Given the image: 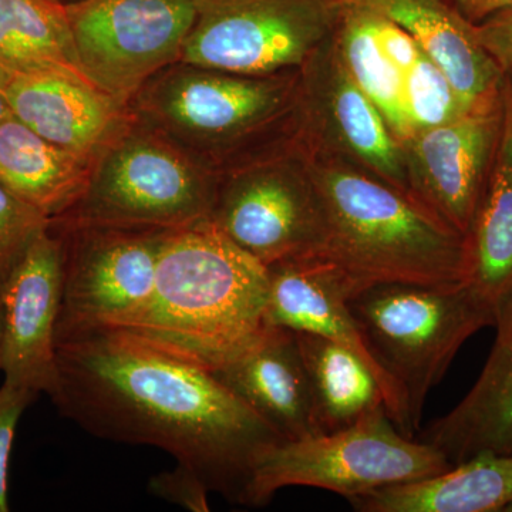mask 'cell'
<instances>
[{"mask_svg":"<svg viewBox=\"0 0 512 512\" xmlns=\"http://www.w3.org/2000/svg\"><path fill=\"white\" fill-rule=\"evenodd\" d=\"M50 399L100 439L146 444L191 467L210 488L242 504L256 460L281 439L211 370L123 329L56 340Z\"/></svg>","mask_w":512,"mask_h":512,"instance_id":"1","label":"cell"},{"mask_svg":"<svg viewBox=\"0 0 512 512\" xmlns=\"http://www.w3.org/2000/svg\"><path fill=\"white\" fill-rule=\"evenodd\" d=\"M268 301V268L205 221L167 235L150 298L110 328L214 370L268 325Z\"/></svg>","mask_w":512,"mask_h":512,"instance_id":"2","label":"cell"},{"mask_svg":"<svg viewBox=\"0 0 512 512\" xmlns=\"http://www.w3.org/2000/svg\"><path fill=\"white\" fill-rule=\"evenodd\" d=\"M130 109L218 177L301 146L299 69L239 74L180 60L154 74Z\"/></svg>","mask_w":512,"mask_h":512,"instance_id":"3","label":"cell"},{"mask_svg":"<svg viewBox=\"0 0 512 512\" xmlns=\"http://www.w3.org/2000/svg\"><path fill=\"white\" fill-rule=\"evenodd\" d=\"M303 153L325 221L318 256L346 275L352 295L392 282L466 284L463 234L377 175L342 158Z\"/></svg>","mask_w":512,"mask_h":512,"instance_id":"4","label":"cell"},{"mask_svg":"<svg viewBox=\"0 0 512 512\" xmlns=\"http://www.w3.org/2000/svg\"><path fill=\"white\" fill-rule=\"evenodd\" d=\"M367 348L406 394L420 431L430 390L478 330L495 326L498 309L467 284H379L349 296Z\"/></svg>","mask_w":512,"mask_h":512,"instance_id":"5","label":"cell"},{"mask_svg":"<svg viewBox=\"0 0 512 512\" xmlns=\"http://www.w3.org/2000/svg\"><path fill=\"white\" fill-rule=\"evenodd\" d=\"M220 177L136 120L94 161L59 225L177 231L210 220Z\"/></svg>","mask_w":512,"mask_h":512,"instance_id":"6","label":"cell"},{"mask_svg":"<svg viewBox=\"0 0 512 512\" xmlns=\"http://www.w3.org/2000/svg\"><path fill=\"white\" fill-rule=\"evenodd\" d=\"M453 464L437 448L404 436L386 407L352 426L299 440H281L256 460L242 505L262 507L281 488L313 487L352 500L389 485L423 480Z\"/></svg>","mask_w":512,"mask_h":512,"instance_id":"7","label":"cell"},{"mask_svg":"<svg viewBox=\"0 0 512 512\" xmlns=\"http://www.w3.org/2000/svg\"><path fill=\"white\" fill-rule=\"evenodd\" d=\"M346 0H197L183 62L239 74L301 69L335 36Z\"/></svg>","mask_w":512,"mask_h":512,"instance_id":"8","label":"cell"},{"mask_svg":"<svg viewBox=\"0 0 512 512\" xmlns=\"http://www.w3.org/2000/svg\"><path fill=\"white\" fill-rule=\"evenodd\" d=\"M208 222L266 268L318 255L325 221L301 146L222 175Z\"/></svg>","mask_w":512,"mask_h":512,"instance_id":"9","label":"cell"},{"mask_svg":"<svg viewBox=\"0 0 512 512\" xmlns=\"http://www.w3.org/2000/svg\"><path fill=\"white\" fill-rule=\"evenodd\" d=\"M66 12L84 76L130 104L154 74L180 62L197 0H80Z\"/></svg>","mask_w":512,"mask_h":512,"instance_id":"10","label":"cell"},{"mask_svg":"<svg viewBox=\"0 0 512 512\" xmlns=\"http://www.w3.org/2000/svg\"><path fill=\"white\" fill-rule=\"evenodd\" d=\"M50 227L63 244L56 340L119 325L150 298L158 258L171 231L55 222Z\"/></svg>","mask_w":512,"mask_h":512,"instance_id":"11","label":"cell"},{"mask_svg":"<svg viewBox=\"0 0 512 512\" xmlns=\"http://www.w3.org/2000/svg\"><path fill=\"white\" fill-rule=\"evenodd\" d=\"M299 83L303 151L342 158L414 197L402 144L350 76L335 36L303 63Z\"/></svg>","mask_w":512,"mask_h":512,"instance_id":"12","label":"cell"},{"mask_svg":"<svg viewBox=\"0 0 512 512\" xmlns=\"http://www.w3.org/2000/svg\"><path fill=\"white\" fill-rule=\"evenodd\" d=\"M503 128L504 89L497 99L400 143L414 198L466 238Z\"/></svg>","mask_w":512,"mask_h":512,"instance_id":"13","label":"cell"},{"mask_svg":"<svg viewBox=\"0 0 512 512\" xmlns=\"http://www.w3.org/2000/svg\"><path fill=\"white\" fill-rule=\"evenodd\" d=\"M63 292V244L55 229L37 235L0 289L5 382L37 394L56 384V330Z\"/></svg>","mask_w":512,"mask_h":512,"instance_id":"14","label":"cell"},{"mask_svg":"<svg viewBox=\"0 0 512 512\" xmlns=\"http://www.w3.org/2000/svg\"><path fill=\"white\" fill-rule=\"evenodd\" d=\"M269 301L266 322L295 332L315 333L352 350L375 373L384 407L404 436L417 434L406 394L377 365L367 348L348 299L349 279L332 262L312 255L268 266Z\"/></svg>","mask_w":512,"mask_h":512,"instance_id":"15","label":"cell"},{"mask_svg":"<svg viewBox=\"0 0 512 512\" xmlns=\"http://www.w3.org/2000/svg\"><path fill=\"white\" fill-rule=\"evenodd\" d=\"M6 99L15 119L93 163L134 120L130 104L72 74H10Z\"/></svg>","mask_w":512,"mask_h":512,"instance_id":"16","label":"cell"},{"mask_svg":"<svg viewBox=\"0 0 512 512\" xmlns=\"http://www.w3.org/2000/svg\"><path fill=\"white\" fill-rule=\"evenodd\" d=\"M212 375L284 440L322 433L295 330L266 325Z\"/></svg>","mask_w":512,"mask_h":512,"instance_id":"17","label":"cell"},{"mask_svg":"<svg viewBox=\"0 0 512 512\" xmlns=\"http://www.w3.org/2000/svg\"><path fill=\"white\" fill-rule=\"evenodd\" d=\"M495 328L494 348L473 389L420 434L453 466L478 454L512 453V292L498 306Z\"/></svg>","mask_w":512,"mask_h":512,"instance_id":"18","label":"cell"},{"mask_svg":"<svg viewBox=\"0 0 512 512\" xmlns=\"http://www.w3.org/2000/svg\"><path fill=\"white\" fill-rule=\"evenodd\" d=\"M392 20L439 64L467 109L500 97L504 74L450 0H348Z\"/></svg>","mask_w":512,"mask_h":512,"instance_id":"19","label":"cell"},{"mask_svg":"<svg viewBox=\"0 0 512 512\" xmlns=\"http://www.w3.org/2000/svg\"><path fill=\"white\" fill-rule=\"evenodd\" d=\"M360 512H494L512 504V453L478 454L444 473L349 500Z\"/></svg>","mask_w":512,"mask_h":512,"instance_id":"20","label":"cell"},{"mask_svg":"<svg viewBox=\"0 0 512 512\" xmlns=\"http://www.w3.org/2000/svg\"><path fill=\"white\" fill-rule=\"evenodd\" d=\"M93 164L50 143L13 116L0 124V185L49 220L82 197Z\"/></svg>","mask_w":512,"mask_h":512,"instance_id":"21","label":"cell"},{"mask_svg":"<svg viewBox=\"0 0 512 512\" xmlns=\"http://www.w3.org/2000/svg\"><path fill=\"white\" fill-rule=\"evenodd\" d=\"M467 282L498 309L512 292V92L504 80V128L467 234Z\"/></svg>","mask_w":512,"mask_h":512,"instance_id":"22","label":"cell"},{"mask_svg":"<svg viewBox=\"0 0 512 512\" xmlns=\"http://www.w3.org/2000/svg\"><path fill=\"white\" fill-rule=\"evenodd\" d=\"M296 336L322 433L352 426L384 406L375 373L352 350L315 333L296 332Z\"/></svg>","mask_w":512,"mask_h":512,"instance_id":"23","label":"cell"},{"mask_svg":"<svg viewBox=\"0 0 512 512\" xmlns=\"http://www.w3.org/2000/svg\"><path fill=\"white\" fill-rule=\"evenodd\" d=\"M0 66L10 74L62 73L87 79L66 5L57 0H0Z\"/></svg>","mask_w":512,"mask_h":512,"instance_id":"24","label":"cell"},{"mask_svg":"<svg viewBox=\"0 0 512 512\" xmlns=\"http://www.w3.org/2000/svg\"><path fill=\"white\" fill-rule=\"evenodd\" d=\"M335 39L350 76L373 101L394 137L402 143L412 136L404 73L384 53L372 10L348 2Z\"/></svg>","mask_w":512,"mask_h":512,"instance_id":"25","label":"cell"},{"mask_svg":"<svg viewBox=\"0 0 512 512\" xmlns=\"http://www.w3.org/2000/svg\"><path fill=\"white\" fill-rule=\"evenodd\" d=\"M404 94L412 134L446 124L470 110L439 64L423 50L404 74Z\"/></svg>","mask_w":512,"mask_h":512,"instance_id":"26","label":"cell"},{"mask_svg":"<svg viewBox=\"0 0 512 512\" xmlns=\"http://www.w3.org/2000/svg\"><path fill=\"white\" fill-rule=\"evenodd\" d=\"M50 220L0 185V289Z\"/></svg>","mask_w":512,"mask_h":512,"instance_id":"27","label":"cell"},{"mask_svg":"<svg viewBox=\"0 0 512 512\" xmlns=\"http://www.w3.org/2000/svg\"><path fill=\"white\" fill-rule=\"evenodd\" d=\"M36 396L35 392L6 382L0 387V512L10 510L9 463L16 429L26 407Z\"/></svg>","mask_w":512,"mask_h":512,"instance_id":"28","label":"cell"},{"mask_svg":"<svg viewBox=\"0 0 512 512\" xmlns=\"http://www.w3.org/2000/svg\"><path fill=\"white\" fill-rule=\"evenodd\" d=\"M151 493L192 512H207L210 488L191 467L177 463L174 470L157 474L150 481Z\"/></svg>","mask_w":512,"mask_h":512,"instance_id":"29","label":"cell"},{"mask_svg":"<svg viewBox=\"0 0 512 512\" xmlns=\"http://www.w3.org/2000/svg\"><path fill=\"white\" fill-rule=\"evenodd\" d=\"M474 30L478 42L504 76L512 77V5L491 13L474 25Z\"/></svg>","mask_w":512,"mask_h":512,"instance_id":"30","label":"cell"},{"mask_svg":"<svg viewBox=\"0 0 512 512\" xmlns=\"http://www.w3.org/2000/svg\"><path fill=\"white\" fill-rule=\"evenodd\" d=\"M450 2L473 25H477L491 13L512 5V0H450Z\"/></svg>","mask_w":512,"mask_h":512,"instance_id":"31","label":"cell"},{"mask_svg":"<svg viewBox=\"0 0 512 512\" xmlns=\"http://www.w3.org/2000/svg\"><path fill=\"white\" fill-rule=\"evenodd\" d=\"M9 77L10 73L8 70L0 66V124L8 119V117L12 116L8 99H6V84H8Z\"/></svg>","mask_w":512,"mask_h":512,"instance_id":"32","label":"cell"},{"mask_svg":"<svg viewBox=\"0 0 512 512\" xmlns=\"http://www.w3.org/2000/svg\"><path fill=\"white\" fill-rule=\"evenodd\" d=\"M2 340H3V313H2V303H0V357H2Z\"/></svg>","mask_w":512,"mask_h":512,"instance_id":"33","label":"cell"},{"mask_svg":"<svg viewBox=\"0 0 512 512\" xmlns=\"http://www.w3.org/2000/svg\"><path fill=\"white\" fill-rule=\"evenodd\" d=\"M57 2L63 3V5H72V3L80 2V0H57Z\"/></svg>","mask_w":512,"mask_h":512,"instance_id":"34","label":"cell"},{"mask_svg":"<svg viewBox=\"0 0 512 512\" xmlns=\"http://www.w3.org/2000/svg\"><path fill=\"white\" fill-rule=\"evenodd\" d=\"M505 82H507L508 86H510L511 92H512V77L504 76Z\"/></svg>","mask_w":512,"mask_h":512,"instance_id":"35","label":"cell"},{"mask_svg":"<svg viewBox=\"0 0 512 512\" xmlns=\"http://www.w3.org/2000/svg\"><path fill=\"white\" fill-rule=\"evenodd\" d=\"M505 512H512V504L510 505V507L505 508Z\"/></svg>","mask_w":512,"mask_h":512,"instance_id":"36","label":"cell"}]
</instances>
